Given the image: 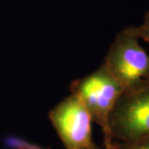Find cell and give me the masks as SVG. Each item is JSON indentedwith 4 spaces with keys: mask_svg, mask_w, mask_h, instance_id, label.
I'll return each mask as SVG.
<instances>
[{
    "mask_svg": "<svg viewBox=\"0 0 149 149\" xmlns=\"http://www.w3.org/2000/svg\"><path fill=\"white\" fill-rule=\"evenodd\" d=\"M70 91L83 102L91 113L92 121L101 128L104 149H111L116 141L112 136L109 118L116 103L124 92L122 85L102 64L91 74L74 80L70 85Z\"/></svg>",
    "mask_w": 149,
    "mask_h": 149,
    "instance_id": "cell-1",
    "label": "cell"
},
{
    "mask_svg": "<svg viewBox=\"0 0 149 149\" xmlns=\"http://www.w3.org/2000/svg\"><path fill=\"white\" fill-rule=\"evenodd\" d=\"M103 64L122 85L124 92L149 79V55L140 46L132 27L116 35Z\"/></svg>",
    "mask_w": 149,
    "mask_h": 149,
    "instance_id": "cell-2",
    "label": "cell"
},
{
    "mask_svg": "<svg viewBox=\"0 0 149 149\" xmlns=\"http://www.w3.org/2000/svg\"><path fill=\"white\" fill-rule=\"evenodd\" d=\"M113 140L134 142L149 137V79L123 92L109 118Z\"/></svg>",
    "mask_w": 149,
    "mask_h": 149,
    "instance_id": "cell-3",
    "label": "cell"
},
{
    "mask_svg": "<svg viewBox=\"0 0 149 149\" xmlns=\"http://www.w3.org/2000/svg\"><path fill=\"white\" fill-rule=\"evenodd\" d=\"M49 118L65 149H98L92 138L91 113L74 94L49 112Z\"/></svg>",
    "mask_w": 149,
    "mask_h": 149,
    "instance_id": "cell-4",
    "label": "cell"
},
{
    "mask_svg": "<svg viewBox=\"0 0 149 149\" xmlns=\"http://www.w3.org/2000/svg\"><path fill=\"white\" fill-rule=\"evenodd\" d=\"M3 145L6 149H49L17 135L5 136L3 139Z\"/></svg>",
    "mask_w": 149,
    "mask_h": 149,
    "instance_id": "cell-5",
    "label": "cell"
},
{
    "mask_svg": "<svg viewBox=\"0 0 149 149\" xmlns=\"http://www.w3.org/2000/svg\"><path fill=\"white\" fill-rule=\"evenodd\" d=\"M133 32L139 37V39H143L145 42H149V10L144 16L143 24L139 27H132Z\"/></svg>",
    "mask_w": 149,
    "mask_h": 149,
    "instance_id": "cell-6",
    "label": "cell"
},
{
    "mask_svg": "<svg viewBox=\"0 0 149 149\" xmlns=\"http://www.w3.org/2000/svg\"><path fill=\"white\" fill-rule=\"evenodd\" d=\"M119 149H149V137L129 143H118Z\"/></svg>",
    "mask_w": 149,
    "mask_h": 149,
    "instance_id": "cell-7",
    "label": "cell"
},
{
    "mask_svg": "<svg viewBox=\"0 0 149 149\" xmlns=\"http://www.w3.org/2000/svg\"><path fill=\"white\" fill-rule=\"evenodd\" d=\"M98 149H100V148H98ZM111 149H119V147H118V142H116L115 143V145Z\"/></svg>",
    "mask_w": 149,
    "mask_h": 149,
    "instance_id": "cell-8",
    "label": "cell"
}]
</instances>
